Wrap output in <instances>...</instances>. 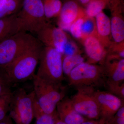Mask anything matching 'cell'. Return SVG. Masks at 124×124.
<instances>
[{"instance_id": "cell-23", "label": "cell", "mask_w": 124, "mask_h": 124, "mask_svg": "<svg viewBox=\"0 0 124 124\" xmlns=\"http://www.w3.org/2000/svg\"><path fill=\"white\" fill-rule=\"evenodd\" d=\"M106 84L108 88L110 91L109 93L119 97L121 99L124 98V83L114 82L108 80Z\"/></svg>"}, {"instance_id": "cell-36", "label": "cell", "mask_w": 124, "mask_h": 124, "mask_svg": "<svg viewBox=\"0 0 124 124\" xmlns=\"http://www.w3.org/2000/svg\"><path fill=\"white\" fill-rule=\"evenodd\" d=\"M104 124H114L113 122L111 121V122H105Z\"/></svg>"}, {"instance_id": "cell-24", "label": "cell", "mask_w": 124, "mask_h": 124, "mask_svg": "<svg viewBox=\"0 0 124 124\" xmlns=\"http://www.w3.org/2000/svg\"><path fill=\"white\" fill-rule=\"evenodd\" d=\"M104 7L103 2L99 0H94L89 3L86 9L87 15L90 17H96L102 12Z\"/></svg>"}, {"instance_id": "cell-7", "label": "cell", "mask_w": 124, "mask_h": 124, "mask_svg": "<svg viewBox=\"0 0 124 124\" xmlns=\"http://www.w3.org/2000/svg\"><path fill=\"white\" fill-rule=\"evenodd\" d=\"M94 91L91 87L78 88L71 100L78 113L88 120H98L100 118V109Z\"/></svg>"}, {"instance_id": "cell-15", "label": "cell", "mask_w": 124, "mask_h": 124, "mask_svg": "<svg viewBox=\"0 0 124 124\" xmlns=\"http://www.w3.org/2000/svg\"><path fill=\"white\" fill-rule=\"evenodd\" d=\"M20 0H0V18L17 13Z\"/></svg>"}, {"instance_id": "cell-22", "label": "cell", "mask_w": 124, "mask_h": 124, "mask_svg": "<svg viewBox=\"0 0 124 124\" xmlns=\"http://www.w3.org/2000/svg\"><path fill=\"white\" fill-rule=\"evenodd\" d=\"M12 93L11 91L0 97V121L5 117L9 112Z\"/></svg>"}, {"instance_id": "cell-14", "label": "cell", "mask_w": 124, "mask_h": 124, "mask_svg": "<svg viewBox=\"0 0 124 124\" xmlns=\"http://www.w3.org/2000/svg\"><path fill=\"white\" fill-rule=\"evenodd\" d=\"M77 4L74 1H68L62 6L60 11L59 23L72 24L75 20L78 13Z\"/></svg>"}, {"instance_id": "cell-27", "label": "cell", "mask_w": 124, "mask_h": 124, "mask_svg": "<svg viewBox=\"0 0 124 124\" xmlns=\"http://www.w3.org/2000/svg\"><path fill=\"white\" fill-rule=\"evenodd\" d=\"M94 24L92 20L88 19L84 22L82 26V33L90 34L92 33L94 29Z\"/></svg>"}, {"instance_id": "cell-4", "label": "cell", "mask_w": 124, "mask_h": 124, "mask_svg": "<svg viewBox=\"0 0 124 124\" xmlns=\"http://www.w3.org/2000/svg\"><path fill=\"white\" fill-rule=\"evenodd\" d=\"M34 91L28 93L23 88L12 93L10 105V117L16 124H31L34 118Z\"/></svg>"}, {"instance_id": "cell-30", "label": "cell", "mask_w": 124, "mask_h": 124, "mask_svg": "<svg viewBox=\"0 0 124 124\" xmlns=\"http://www.w3.org/2000/svg\"><path fill=\"white\" fill-rule=\"evenodd\" d=\"M60 28L63 31H70L71 25L72 24H67V23H59Z\"/></svg>"}, {"instance_id": "cell-29", "label": "cell", "mask_w": 124, "mask_h": 124, "mask_svg": "<svg viewBox=\"0 0 124 124\" xmlns=\"http://www.w3.org/2000/svg\"><path fill=\"white\" fill-rule=\"evenodd\" d=\"M0 124H14L11 117L9 116H6L4 118L0 121Z\"/></svg>"}, {"instance_id": "cell-6", "label": "cell", "mask_w": 124, "mask_h": 124, "mask_svg": "<svg viewBox=\"0 0 124 124\" xmlns=\"http://www.w3.org/2000/svg\"><path fill=\"white\" fill-rule=\"evenodd\" d=\"M39 62L40 65L36 75L51 82L62 83L63 73L61 53L52 47L42 48Z\"/></svg>"}, {"instance_id": "cell-31", "label": "cell", "mask_w": 124, "mask_h": 124, "mask_svg": "<svg viewBox=\"0 0 124 124\" xmlns=\"http://www.w3.org/2000/svg\"><path fill=\"white\" fill-rule=\"evenodd\" d=\"M104 122L99 120H88L81 124H104Z\"/></svg>"}, {"instance_id": "cell-35", "label": "cell", "mask_w": 124, "mask_h": 124, "mask_svg": "<svg viewBox=\"0 0 124 124\" xmlns=\"http://www.w3.org/2000/svg\"><path fill=\"white\" fill-rule=\"evenodd\" d=\"M80 1L82 4H86L88 3L90 0H79Z\"/></svg>"}, {"instance_id": "cell-2", "label": "cell", "mask_w": 124, "mask_h": 124, "mask_svg": "<svg viewBox=\"0 0 124 124\" xmlns=\"http://www.w3.org/2000/svg\"><path fill=\"white\" fill-rule=\"evenodd\" d=\"M32 78L33 91L40 108L45 113L54 115L57 105L64 99L65 88L62 83L43 79L35 74Z\"/></svg>"}, {"instance_id": "cell-5", "label": "cell", "mask_w": 124, "mask_h": 124, "mask_svg": "<svg viewBox=\"0 0 124 124\" xmlns=\"http://www.w3.org/2000/svg\"><path fill=\"white\" fill-rule=\"evenodd\" d=\"M17 16L23 31L36 34L46 24L42 0H23Z\"/></svg>"}, {"instance_id": "cell-34", "label": "cell", "mask_w": 124, "mask_h": 124, "mask_svg": "<svg viewBox=\"0 0 124 124\" xmlns=\"http://www.w3.org/2000/svg\"><path fill=\"white\" fill-rule=\"evenodd\" d=\"M120 57H121L123 58H124V50H122V51H120L119 54Z\"/></svg>"}, {"instance_id": "cell-19", "label": "cell", "mask_w": 124, "mask_h": 124, "mask_svg": "<svg viewBox=\"0 0 124 124\" xmlns=\"http://www.w3.org/2000/svg\"><path fill=\"white\" fill-rule=\"evenodd\" d=\"M33 108L35 124H54V115L55 113L53 115L45 113L40 108L36 97Z\"/></svg>"}, {"instance_id": "cell-16", "label": "cell", "mask_w": 124, "mask_h": 124, "mask_svg": "<svg viewBox=\"0 0 124 124\" xmlns=\"http://www.w3.org/2000/svg\"><path fill=\"white\" fill-rule=\"evenodd\" d=\"M108 80L114 82H122L124 80V60H119L115 65L109 68L107 71Z\"/></svg>"}, {"instance_id": "cell-33", "label": "cell", "mask_w": 124, "mask_h": 124, "mask_svg": "<svg viewBox=\"0 0 124 124\" xmlns=\"http://www.w3.org/2000/svg\"><path fill=\"white\" fill-rule=\"evenodd\" d=\"M54 124H67L65 122L62 121L59 118L57 112H55L54 115Z\"/></svg>"}, {"instance_id": "cell-12", "label": "cell", "mask_w": 124, "mask_h": 124, "mask_svg": "<svg viewBox=\"0 0 124 124\" xmlns=\"http://www.w3.org/2000/svg\"><path fill=\"white\" fill-rule=\"evenodd\" d=\"M21 31L17 13L0 18V43Z\"/></svg>"}, {"instance_id": "cell-13", "label": "cell", "mask_w": 124, "mask_h": 124, "mask_svg": "<svg viewBox=\"0 0 124 124\" xmlns=\"http://www.w3.org/2000/svg\"><path fill=\"white\" fill-rule=\"evenodd\" d=\"M85 47L87 55L92 60L99 62L102 59L104 53L97 39L93 37L87 38L85 42Z\"/></svg>"}, {"instance_id": "cell-28", "label": "cell", "mask_w": 124, "mask_h": 124, "mask_svg": "<svg viewBox=\"0 0 124 124\" xmlns=\"http://www.w3.org/2000/svg\"><path fill=\"white\" fill-rule=\"evenodd\" d=\"M76 51V46L72 43L67 42L64 47V52L66 55L75 54Z\"/></svg>"}, {"instance_id": "cell-17", "label": "cell", "mask_w": 124, "mask_h": 124, "mask_svg": "<svg viewBox=\"0 0 124 124\" xmlns=\"http://www.w3.org/2000/svg\"><path fill=\"white\" fill-rule=\"evenodd\" d=\"M111 32L114 40L122 42L124 39V22L121 18L113 17L111 21Z\"/></svg>"}, {"instance_id": "cell-8", "label": "cell", "mask_w": 124, "mask_h": 124, "mask_svg": "<svg viewBox=\"0 0 124 124\" xmlns=\"http://www.w3.org/2000/svg\"><path fill=\"white\" fill-rule=\"evenodd\" d=\"M68 76L70 85L77 88L91 87L101 81L104 77L98 68L84 62L75 67Z\"/></svg>"}, {"instance_id": "cell-9", "label": "cell", "mask_w": 124, "mask_h": 124, "mask_svg": "<svg viewBox=\"0 0 124 124\" xmlns=\"http://www.w3.org/2000/svg\"><path fill=\"white\" fill-rule=\"evenodd\" d=\"M94 94L100 108V119L104 122L110 121L122 106V99L109 92L94 91Z\"/></svg>"}, {"instance_id": "cell-21", "label": "cell", "mask_w": 124, "mask_h": 124, "mask_svg": "<svg viewBox=\"0 0 124 124\" xmlns=\"http://www.w3.org/2000/svg\"><path fill=\"white\" fill-rule=\"evenodd\" d=\"M96 21L98 32L100 35L108 36L111 32V21L108 16L101 12L96 16Z\"/></svg>"}, {"instance_id": "cell-18", "label": "cell", "mask_w": 124, "mask_h": 124, "mask_svg": "<svg viewBox=\"0 0 124 124\" xmlns=\"http://www.w3.org/2000/svg\"><path fill=\"white\" fill-rule=\"evenodd\" d=\"M84 59L80 54L66 55L62 60V69L63 74L68 76L71 71L76 67L84 62Z\"/></svg>"}, {"instance_id": "cell-1", "label": "cell", "mask_w": 124, "mask_h": 124, "mask_svg": "<svg viewBox=\"0 0 124 124\" xmlns=\"http://www.w3.org/2000/svg\"><path fill=\"white\" fill-rule=\"evenodd\" d=\"M39 42L3 69L10 84L33 77L42 49Z\"/></svg>"}, {"instance_id": "cell-10", "label": "cell", "mask_w": 124, "mask_h": 124, "mask_svg": "<svg viewBox=\"0 0 124 124\" xmlns=\"http://www.w3.org/2000/svg\"><path fill=\"white\" fill-rule=\"evenodd\" d=\"M41 42L52 47L62 54L68 42L66 35L60 28L54 27L46 24L36 33Z\"/></svg>"}, {"instance_id": "cell-26", "label": "cell", "mask_w": 124, "mask_h": 124, "mask_svg": "<svg viewBox=\"0 0 124 124\" xmlns=\"http://www.w3.org/2000/svg\"><path fill=\"white\" fill-rule=\"evenodd\" d=\"M84 20L79 19L72 23L70 31L72 35L76 38H81L82 36V26Z\"/></svg>"}, {"instance_id": "cell-20", "label": "cell", "mask_w": 124, "mask_h": 124, "mask_svg": "<svg viewBox=\"0 0 124 124\" xmlns=\"http://www.w3.org/2000/svg\"><path fill=\"white\" fill-rule=\"evenodd\" d=\"M46 18H51L60 14L62 8L60 0H42Z\"/></svg>"}, {"instance_id": "cell-3", "label": "cell", "mask_w": 124, "mask_h": 124, "mask_svg": "<svg viewBox=\"0 0 124 124\" xmlns=\"http://www.w3.org/2000/svg\"><path fill=\"white\" fill-rule=\"evenodd\" d=\"M37 38L21 31L0 43V68L3 69L37 44Z\"/></svg>"}, {"instance_id": "cell-32", "label": "cell", "mask_w": 124, "mask_h": 124, "mask_svg": "<svg viewBox=\"0 0 124 124\" xmlns=\"http://www.w3.org/2000/svg\"><path fill=\"white\" fill-rule=\"evenodd\" d=\"M115 116L117 117H124V107L122 106L119 108Z\"/></svg>"}, {"instance_id": "cell-11", "label": "cell", "mask_w": 124, "mask_h": 124, "mask_svg": "<svg viewBox=\"0 0 124 124\" xmlns=\"http://www.w3.org/2000/svg\"><path fill=\"white\" fill-rule=\"evenodd\" d=\"M56 109L59 118L67 124H81L88 120L75 110L69 99H63L58 103Z\"/></svg>"}, {"instance_id": "cell-25", "label": "cell", "mask_w": 124, "mask_h": 124, "mask_svg": "<svg viewBox=\"0 0 124 124\" xmlns=\"http://www.w3.org/2000/svg\"><path fill=\"white\" fill-rule=\"evenodd\" d=\"M10 84L4 71L0 68V97L11 92Z\"/></svg>"}]
</instances>
